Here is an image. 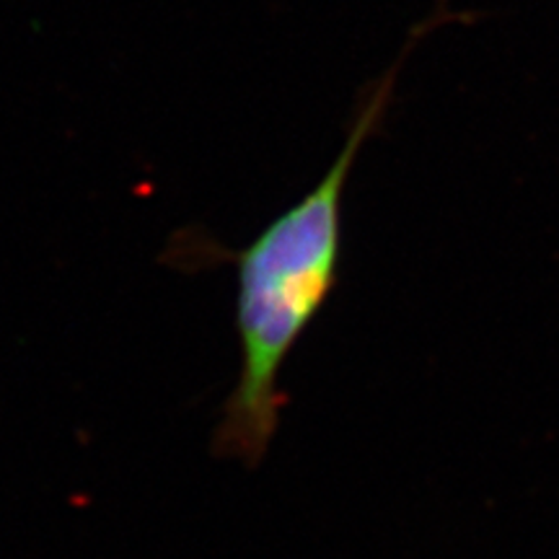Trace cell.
<instances>
[{"label": "cell", "instance_id": "cell-1", "mask_svg": "<svg viewBox=\"0 0 559 559\" xmlns=\"http://www.w3.org/2000/svg\"><path fill=\"white\" fill-rule=\"evenodd\" d=\"M400 62L368 91L324 177L236 254L241 370L215 428V456L254 469L277 436L280 417L288 407L280 373L340 283L347 181L362 145L376 135L391 107Z\"/></svg>", "mask_w": 559, "mask_h": 559}]
</instances>
